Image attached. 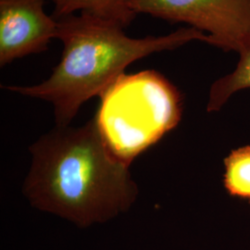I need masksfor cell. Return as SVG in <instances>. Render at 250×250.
Listing matches in <instances>:
<instances>
[{
	"label": "cell",
	"mask_w": 250,
	"mask_h": 250,
	"mask_svg": "<svg viewBox=\"0 0 250 250\" xmlns=\"http://www.w3.org/2000/svg\"><path fill=\"white\" fill-rule=\"evenodd\" d=\"M52 1H53V2H54V1H55V0H52Z\"/></svg>",
	"instance_id": "obj_9"
},
{
	"label": "cell",
	"mask_w": 250,
	"mask_h": 250,
	"mask_svg": "<svg viewBox=\"0 0 250 250\" xmlns=\"http://www.w3.org/2000/svg\"><path fill=\"white\" fill-rule=\"evenodd\" d=\"M130 8L136 14L187 23L224 52L239 53L250 38V0H130Z\"/></svg>",
	"instance_id": "obj_4"
},
{
	"label": "cell",
	"mask_w": 250,
	"mask_h": 250,
	"mask_svg": "<svg viewBox=\"0 0 250 250\" xmlns=\"http://www.w3.org/2000/svg\"><path fill=\"white\" fill-rule=\"evenodd\" d=\"M224 165V188L228 194L250 203V146L231 152Z\"/></svg>",
	"instance_id": "obj_8"
},
{
	"label": "cell",
	"mask_w": 250,
	"mask_h": 250,
	"mask_svg": "<svg viewBox=\"0 0 250 250\" xmlns=\"http://www.w3.org/2000/svg\"><path fill=\"white\" fill-rule=\"evenodd\" d=\"M44 4L45 0H0V67L48 49L58 21L45 13Z\"/></svg>",
	"instance_id": "obj_5"
},
{
	"label": "cell",
	"mask_w": 250,
	"mask_h": 250,
	"mask_svg": "<svg viewBox=\"0 0 250 250\" xmlns=\"http://www.w3.org/2000/svg\"><path fill=\"white\" fill-rule=\"evenodd\" d=\"M99 98L92 120L107 150L129 167L174 129L183 115L181 92L152 70L121 74Z\"/></svg>",
	"instance_id": "obj_3"
},
{
	"label": "cell",
	"mask_w": 250,
	"mask_h": 250,
	"mask_svg": "<svg viewBox=\"0 0 250 250\" xmlns=\"http://www.w3.org/2000/svg\"><path fill=\"white\" fill-rule=\"evenodd\" d=\"M29 150L22 191L30 204L79 228L106 224L128 211L138 187L127 166L107 150L93 120L56 126Z\"/></svg>",
	"instance_id": "obj_1"
},
{
	"label": "cell",
	"mask_w": 250,
	"mask_h": 250,
	"mask_svg": "<svg viewBox=\"0 0 250 250\" xmlns=\"http://www.w3.org/2000/svg\"><path fill=\"white\" fill-rule=\"evenodd\" d=\"M57 21L56 38L62 41L63 49L50 77L36 85L2 88L50 102L57 126L62 127L69 126L82 105L99 97L131 63L193 41H208L205 34L192 27L165 36L133 38L124 27L84 12Z\"/></svg>",
	"instance_id": "obj_2"
},
{
	"label": "cell",
	"mask_w": 250,
	"mask_h": 250,
	"mask_svg": "<svg viewBox=\"0 0 250 250\" xmlns=\"http://www.w3.org/2000/svg\"><path fill=\"white\" fill-rule=\"evenodd\" d=\"M238 55L239 60L234 71L211 85L207 106L208 112L220 110L234 93L250 88V38Z\"/></svg>",
	"instance_id": "obj_7"
},
{
	"label": "cell",
	"mask_w": 250,
	"mask_h": 250,
	"mask_svg": "<svg viewBox=\"0 0 250 250\" xmlns=\"http://www.w3.org/2000/svg\"><path fill=\"white\" fill-rule=\"evenodd\" d=\"M52 17L55 20L75 14L80 11L128 26L136 13L130 8V0H55Z\"/></svg>",
	"instance_id": "obj_6"
}]
</instances>
